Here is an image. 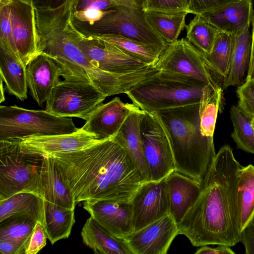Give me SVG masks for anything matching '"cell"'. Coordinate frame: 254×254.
Listing matches in <instances>:
<instances>
[{
  "label": "cell",
  "mask_w": 254,
  "mask_h": 254,
  "mask_svg": "<svg viewBox=\"0 0 254 254\" xmlns=\"http://www.w3.org/2000/svg\"><path fill=\"white\" fill-rule=\"evenodd\" d=\"M49 156L76 204L89 199L130 202L146 182L119 131L85 148Z\"/></svg>",
  "instance_id": "obj_1"
},
{
  "label": "cell",
  "mask_w": 254,
  "mask_h": 254,
  "mask_svg": "<svg viewBox=\"0 0 254 254\" xmlns=\"http://www.w3.org/2000/svg\"><path fill=\"white\" fill-rule=\"evenodd\" d=\"M242 167L229 145L216 153L198 198L178 224V234L193 246L231 247L240 242L237 186Z\"/></svg>",
  "instance_id": "obj_2"
},
{
  "label": "cell",
  "mask_w": 254,
  "mask_h": 254,
  "mask_svg": "<svg viewBox=\"0 0 254 254\" xmlns=\"http://www.w3.org/2000/svg\"><path fill=\"white\" fill-rule=\"evenodd\" d=\"M36 19L40 53L48 55L60 67L64 80L88 82L107 96L125 93L137 84L158 72L152 66L125 74L101 70L92 64L78 46V31L71 22L72 13L54 12Z\"/></svg>",
  "instance_id": "obj_3"
},
{
  "label": "cell",
  "mask_w": 254,
  "mask_h": 254,
  "mask_svg": "<svg viewBox=\"0 0 254 254\" xmlns=\"http://www.w3.org/2000/svg\"><path fill=\"white\" fill-rule=\"evenodd\" d=\"M199 103L152 113L157 116L166 131L175 171L201 184L216 153L213 137L203 135L200 130Z\"/></svg>",
  "instance_id": "obj_4"
},
{
  "label": "cell",
  "mask_w": 254,
  "mask_h": 254,
  "mask_svg": "<svg viewBox=\"0 0 254 254\" xmlns=\"http://www.w3.org/2000/svg\"><path fill=\"white\" fill-rule=\"evenodd\" d=\"M206 85L190 77L160 70L126 94L140 109L152 113L199 103Z\"/></svg>",
  "instance_id": "obj_5"
},
{
  "label": "cell",
  "mask_w": 254,
  "mask_h": 254,
  "mask_svg": "<svg viewBox=\"0 0 254 254\" xmlns=\"http://www.w3.org/2000/svg\"><path fill=\"white\" fill-rule=\"evenodd\" d=\"M45 159L23 151L14 138L0 140V200L22 192L43 198Z\"/></svg>",
  "instance_id": "obj_6"
},
{
  "label": "cell",
  "mask_w": 254,
  "mask_h": 254,
  "mask_svg": "<svg viewBox=\"0 0 254 254\" xmlns=\"http://www.w3.org/2000/svg\"><path fill=\"white\" fill-rule=\"evenodd\" d=\"M69 118L45 110H33L16 105L0 106V140L32 135L71 133L79 130Z\"/></svg>",
  "instance_id": "obj_7"
},
{
  "label": "cell",
  "mask_w": 254,
  "mask_h": 254,
  "mask_svg": "<svg viewBox=\"0 0 254 254\" xmlns=\"http://www.w3.org/2000/svg\"><path fill=\"white\" fill-rule=\"evenodd\" d=\"M106 97L91 83L64 80L54 88L46 110L58 117L87 121Z\"/></svg>",
  "instance_id": "obj_8"
},
{
  "label": "cell",
  "mask_w": 254,
  "mask_h": 254,
  "mask_svg": "<svg viewBox=\"0 0 254 254\" xmlns=\"http://www.w3.org/2000/svg\"><path fill=\"white\" fill-rule=\"evenodd\" d=\"M93 25V34H114L166 48L168 45L149 25L142 6H117Z\"/></svg>",
  "instance_id": "obj_9"
},
{
  "label": "cell",
  "mask_w": 254,
  "mask_h": 254,
  "mask_svg": "<svg viewBox=\"0 0 254 254\" xmlns=\"http://www.w3.org/2000/svg\"><path fill=\"white\" fill-rule=\"evenodd\" d=\"M140 132L150 181H161L175 171L174 157L166 131L156 115L144 111Z\"/></svg>",
  "instance_id": "obj_10"
},
{
  "label": "cell",
  "mask_w": 254,
  "mask_h": 254,
  "mask_svg": "<svg viewBox=\"0 0 254 254\" xmlns=\"http://www.w3.org/2000/svg\"><path fill=\"white\" fill-rule=\"evenodd\" d=\"M154 67L193 78L214 88L220 86L205 63L202 53L186 38L168 44Z\"/></svg>",
  "instance_id": "obj_11"
},
{
  "label": "cell",
  "mask_w": 254,
  "mask_h": 254,
  "mask_svg": "<svg viewBox=\"0 0 254 254\" xmlns=\"http://www.w3.org/2000/svg\"><path fill=\"white\" fill-rule=\"evenodd\" d=\"M78 43L90 63L107 72L125 74L149 66L114 45L94 39L79 32Z\"/></svg>",
  "instance_id": "obj_12"
},
{
  "label": "cell",
  "mask_w": 254,
  "mask_h": 254,
  "mask_svg": "<svg viewBox=\"0 0 254 254\" xmlns=\"http://www.w3.org/2000/svg\"><path fill=\"white\" fill-rule=\"evenodd\" d=\"M130 203L133 231L169 214L170 199L166 178L157 182L144 183Z\"/></svg>",
  "instance_id": "obj_13"
},
{
  "label": "cell",
  "mask_w": 254,
  "mask_h": 254,
  "mask_svg": "<svg viewBox=\"0 0 254 254\" xmlns=\"http://www.w3.org/2000/svg\"><path fill=\"white\" fill-rule=\"evenodd\" d=\"M178 235V224L169 213L123 240L132 254H166Z\"/></svg>",
  "instance_id": "obj_14"
},
{
  "label": "cell",
  "mask_w": 254,
  "mask_h": 254,
  "mask_svg": "<svg viewBox=\"0 0 254 254\" xmlns=\"http://www.w3.org/2000/svg\"><path fill=\"white\" fill-rule=\"evenodd\" d=\"M12 38L15 51L26 66L40 53L35 6L29 0H11Z\"/></svg>",
  "instance_id": "obj_15"
},
{
  "label": "cell",
  "mask_w": 254,
  "mask_h": 254,
  "mask_svg": "<svg viewBox=\"0 0 254 254\" xmlns=\"http://www.w3.org/2000/svg\"><path fill=\"white\" fill-rule=\"evenodd\" d=\"M23 151L47 156L53 154L69 152L85 148L102 140L81 127L77 131L52 135H32L14 138Z\"/></svg>",
  "instance_id": "obj_16"
},
{
  "label": "cell",
  "mask_w": 254,
  "mask_h": 254,
  "mask_svg": "<svg viewBox=\"0 0 254 254\" xmlns=\"http://www.w3.org/2000/svg\"><path fill=\"white\" fill-rule=\"evenodd\" d=\"M83 208L103 228L116 238L124 239L133 231L130 202L111 199H89Z\"/></svg>",
  "instance_id": "obj_17"
},
{
  "label": "cell",
  "mask_w": 254,
  "mask_h": 254,
  "mask_svg": "<svg viewBox=\"0 0 254 254\" xmlns=\"http://www.w3.org/2000/svg\"><path fill=\"white\" fill-rule=\"evenodd\" d=\"M60 67L54 60L43 53L34 57L26 66L28 87L39 106L50 98L56 86L61 81Z\"/></svg>",
  "instance_id": "obj_18"
},
{
  "label": "cell",
  "mask_w": 254,
  "mask_h": 254,
  "mask_svg": "<svg viewBox=\"0 0 254 254\" xmlns=\"http://www.w3.org/2000/svg\"><path fill=\"white\" fill-rule=\"evenodd\" d=\"M134 105L125 103L119 97H115L99 106L81 128L96 136L99 140L111 137L119 131Z\"/></svg>",
  "instance_id": "obj_19"
},
{
  "label": "cell",
  "mask_w": 254,
  "mask_h": 254,
  "mask_svg": "<svg viewBox=\"0 0 254 254\" xmlns=\"http://www.w3.org/2000/svg\"><path fill=\"white\" fill-rule=\"evenodd\" d=\"M200 15L220 32L237 35L252 24L253 0H240Z\"/></svg>",
  "instance_id": "obj_20"
},
{
  "label": "cell",
  "mask_w": 254,
  "mask_h": 254,
  "mask_svg": "<svg viewBox=\"0 0 254 254\" xmlns=\"http://www.w3.org/2000/svg\"><path fill=\"white\" fill-rule=\"evenodd\" d=\"M170 199V214L178 224L198 198L201 184L174 171L166 178Z\"/></svg>",
  "instance_id": "obj_21"
},
{
  "label": "cell",
  "mask_w": 254,
  "mask_h": 254,
  "mask_svg": "<svg viewBox=\"0 0 254 254\" xmlns=\"http://www.w3.org/2000/svg\"><path fill=\"white\" fill-rule=\"evenodd\" d=\"M83 243L96 254H132L123 239L115 237L92 216L81 231Z\"/></svg>",
  "instance_id": "obj_22"
},
{
  "label": "cell",
  "mask_w": 254,
  "mask_h": 254,
  "mask_svg": "<svg viewBox=\"0 0 254 254\" xmlns=\"http://www.w3.org/2000/svg\"><path fill=\"white\" fill-rule=\"evenodd\" d=\"M250 26L240 34L233 36V47L229 71L224 78L223 89L240 84L249 70L252 52Z\"/></svg>",
  "instance_id": "obj_23"
},
{
  "label": "cell",
  "mask_w": 254,
  "mask_h": 254,
  "mask_svg": "<svg viewBox=\"0 0 254 254\" xmlns=\"http://www.w3.org/2000/svg\"><path fill=\"white\" fill-rule=\"evenodd\" d=\"M144 112L135 105L119 131L146 182H149L150 173L144 155L140 132V122Z\"/></svg>",
  "instance_id": "obj_24"
},
{
  "label": "cell",
  "mask_w": 254,
  "mask_h": 254,
  "mask_svg": "<svg viewBox=\"0 0 254 254\" xmlns=\"http://www.w3.org/2000/svg\"><path fill=\"white\" fill-rule=\"evenodd\" d=\"M75 222L74 209L44 200L42 225L52 245L68 238Z\"/></svg>",
  "instance_id": "obj_25"
},
{
  "label": "cell",
  "mask_w": 254,
  "mask_h": 254,
  "mask_svg": "<svg viewBox=\"0 0 254 254\" xmlns=\"http://www.w3.org/2000/svg\"><path fill=\"white\" fill-rule=\"evenodd\" d=\"M0 78L9 93L21 101L27 98L26 66L18 56L0 50Z\"/></svg>",
  "instance_id": "obj_26"
},
{
  "label": "cell",
  "mask_w": 254,
  "mask_h": 254,
  "mask_svg": "<svg viewBox=\"0 0 254 254\" xmlns=\"http://www.w3.org/2000/svg\"><path fill=\"white\" fill-rule=\"evenodd\" d=\"M89 37L114 45L152 67H154L160 56L167 48L156 44L141 42L114 34H92Z\"/></svg>",
  "instance_id": "obj_27"
},
{
  "label": "cell",
  "mask_w": 254,
  "mask_h": 254,
  "mask_svg": "<svg viewBox=\"0 0 254 254\" xmlns=\"http://www.w3.org/2000/svg\"><path fill=\"white\" fill-rule=\"evenodd\" d=\"M44 199L36 194L22 192L0 200V222L13 216L27 214L43 222Z\"/></svg>",
  "instance_id": "obj_28"
},
{
  "label": "cell",
  "mask_w": 254,
  "mask_h": 254,
  "mask_svg": "<svg viewBox=\"0 0 254 254\" xmlns=\"http://www.w3.org/2000/svg\"><path fill=\"white\" fill-rule=\"evenodd\" d=\"M43 199L61 206L74 209L76 203L64 183L54 159L46 156L43 172Z\"/></svg>",
  "instance_id": "obj_29"
},
{
  "label": "cell",
  "mask_w": 254,
  "mask_h": 254,
  "mask_svg": "<svg viewBox=\"0 0 254 254\" xmlns=\"http://www.w3.org/2000/svg\"><path fill=\"white\" fill-rule=\"evenodd\" d=\"M237 203L240 229L254 219V166H242L238 175Z\"/></svg>",
  "instance_id": "obj_30"
},
{
  "label": "cell",
  "mask_w": 254,
  "mask_h": 254,
  "mask_svg": "<svg viewBox=\"0 0 254 254\" xmlns=\"http://www.w3.org/2000/svg\"><path fill=\"white\" fill-rule=\"evenodd\" d=\"M144 13L149 25L168 44L178 40L186 27V17L188 14L186 11H146Z\"/></svg>",
  "instance_id": "obj_31"
},
{
  "label": "cell",
  "mask_w": 254,
  "mask_h": 254,
  "mask_svg": "<svg viewBox=\"0 0 254 254\" xmlns=\"http://www.w3.org/2000/svg\"><path fill=\"white\" fill-rule=\"evenodd\" d=\"M233 47V36L220 32L213 47L208 54L202 53L203 59L211 72L217 73L225 78L230 67Z\"/></svg>",
  "instance_id": "obj_32"
},
{
  "label": "cell",
  "mask_w": 254,
  "mask_h": 254,
  "mask_svg": "<svg viewBox=\"0 0 254 254\" xmlns=\"http://www.w3.org/2000/svg\"><path fill=\"white\" fill-rule=\"evenodd\" d=\"M222 88L206 85L199 103L200 128L202 134L213 137L215 124L222 100Z\"/></svg>",
  "instance_id": "obj_33"
},
{
  "label": "cell",
  "mask_w": 254,
  "mask_h": 254,
  "mask_svg": "<svg viewBox=\"0 0 254 254\" xmlns=\"http://www.w3.org/2000/svg\"><path fill=\"white\" fill-rule=\"evenodd\" d=\"M186 39L203 54L209 53L213 46L218 29L200 14L195 15L186 25Z\"/></svg>",
  "instance_id": "obj_34"
},
{
  "label": "cell",
  "mask_w": 254,
  "mask_h": 254,
  "mask_svg": "<svg viewBox=\"0 0 254 254\" xmlns=\"http://www.w3.org/2000/svg\"><path fill=\"white\" fill-rule=\"evenodd\" d=\"M230 119L233 126L231 137L238 148L254 154V128L252 118L238 106H232L230 110Z\"/></svg>",
  "instance_id": "obj_35"
},
{
  "label": "cell",
  "mask_w": 254,
  "mask_h": 254,
  "mask_svg": "<svg viewBox=\"0 0 254 254\" xmlns=\"http://www.w3.org/2000/svg\"><path fill=\"white\" fill-rule=\"evenodd\" d=\"M38 221L27 214L10 217L0 222V240L29 239Z\"/></svg>",
  "instance_id": "obj_36"
},
{
  "label": "cell",
  "mask_w": 254,
  "mask_h": 254,
  "mask_svg": "<svg viewBox=\"0 0 254 254\" xmlns=\"http://www.w3.org/2000/svg\"><path fill=\"white\" fill-rule=\"evenodd\" d=\"M0 49L7 53L18 56L14 50L12 38L11 0H0Z\"/></svg>",
  "instance_id": "obj_37"
},
{
  "label": "cell",
  "mask_w": 254,
  "mask_h": 254,
  "mask_svg": "<svg viewBox=\"0 0 254 254\" xmlns=\"http://www.w3.org/2000/svg\"><path fill=\"white\" fill-rule=\"evenodd\" d=\"M190 0H143V10L189 13Z\"/></svg>",
  "instance_id": "obj_38"
},
{
  "label": "cell",
  "mask_w": 254,
  "mask_h": 254,
  "mask_svg": "<svg viewBox=\"0 0 254 254\" xmlns=\"http://www.w3.org/2000/svg\"><path fill=\"white\" fill-rule=\"evenodd\" d=\"M239 107L251 118L254 117V78L246 80L237 89Z\"/></svg>",
  "instance_id": "obj_39"
},
{
  "label": "cell",
  "mask_w": 254,
  "mask_h": 254,
  "mask_svg": "<svg viewBox=\"0 0 254 254\" xmlns=\"http://www.w3.org/2000/svg\"><path fill=\"white\" fill-rule=\"evenodd\" d=\"M240 0H190L189 13L200 14Z\"/></svg>",
  "instance_id": "obj_40"
},
{
  "label": "cell",
  "mask_w": 254,
  "mask_h": 254,
  "mask_svg": "<svg viewBox=\"0 0 254 254\" xmlns=\"http://www.w3.org/2000/svg\"><path fill=\"white\" fill-rule=\"evenodd\" d=\"M47 236L42 224L38 221L30 237L25 254H36L46 245Z\"/></svg>",
  "instance_id": "obj_41"
},
{
  "label": "cell",
  "mask_w": 254,
  "mask_h": 254,
  "mask_svg": "<svg viewBox=\"0 0 254 254\" xmlns=\"http://www.w3.org/2000/svg\"><path fill=\"white\" fill-rule=\"evenodd\" d=\"M29 240H0V253L1 254H25Z\"/></svg>",
  "instance_id": "obj_42"
},
{
  "label": "cell",
  "mask_w": 254,
  "mask_h": 254,
  "mask_svg": "<svg viewBox=\"0 0 254 254\" xmlns=\"http://www.w3.org/2000/svg\"><path fill=\"white\" fill-rule=\"evenodd\" d=\"M119 5L113 0H78L75 10L92 9L106 11Z\"/></svg>",
  "instance_id": "obj_43"
},
{
  "label": "cell",
  "mask_w": 254,
  "mask_h": 254,
  "mask_svg": "<svg viewBox=\"0 0 254 254\" xmlns=\"http://www.w3.org/2000/svg\"><path fill=\"white\" fill-rule=\"evenodd\" d=\"M109 10L110 9L102 11L92 9L75 10L73 16L79 21L87 22L90 25H93L105 16L109 12Z\"/></svg>",
  "instance_id": "obj_44"
},
{
  "label": "cell",
  "mask_w": 254,
  "mask_h": 254,
  "mask_svg": "<svg viewBox=\"0 0 254 254\" xmlns=\"http://www.w3.org/2000/svg\"><path fill=\"white\" fill-rule=\"evenodd\" d=\"M247 254H254V220L249 223L241 231V240Z\"/></svg>",
  "instance_id": "obj_45"
},
{
  "label": "cell",
  "mask_w": 254,
  "mask_h": 254,
  "mask_svg": "<svg viewBox=\"0 0 254 254\" xmlns=\"http://www.w3.org/2000/svg\"><path fill=\"white\" fill-rule=\"evenodd\" d=\"M195 254H234L235 253L230 247L219 245L216 248H211L208 245L201 246L198 249Z\"/></svg>",
  "instance_id": "obj_46"
},
{
  "label": "cell",
  "mask_w": 254,
  "mask_h": 254,
  "mask_svg": "<svg viewBox=\"0 0 254 254\" xmlns=\"http://www.w3.org/2000/svg\"><path fill=\"white\" fill-rule=\"evenodd\" d=\"M252 52L250 64L246 77V80H249L254 78V16L252 22Z\"/></svg>",
  "instance_id": "obj_47"
},
{
  "label": "cell",
  "mask_w": 254,
  "mask_h": 254,
  "mask_svg": "<svg viewBox=\"0 0 254 254\" xmlns=\"http://www.w3.org/2000/svg\"><path fill=\"white\" fill-rule=\"evenodd\" d=\"M2 82H3V80L0 78V103H2V102H3L5 100L4 93H3L4 89H3Z\"/></svg>",
  "instance_id": "obj_48"
},
{
  "label": "cell",
  "mask_w": 254,
  "mask_h": 254,
  "mask_svg": "<svg viewBox=\"0 0 254 254\" xmlns=\"http://www.w3.org/2000/svg\"><path fill=\"white\" fill-rule=\"evenodd\" d=\"M56 2L57 7H59L64 4L68 0H53Z\"/></svg>",
  "instance_id": "obj_49"
},
{
  "label": "cell",
  "mask_w": 254,
  "mask_h": 254,
  "mask_svg": "<svg viewBox=\"0 0 254 254\" xmlns=\"http://www.w3.org/2000/svg\"><path fill=\"white\" fill-rule=\"evenodd\" d=\"M252 123L253 126L254 128V117L252 118Z\"/></svg>",
  "instance_id": "obj_50"
}]
</instances>
